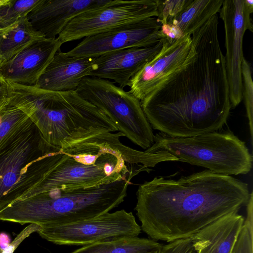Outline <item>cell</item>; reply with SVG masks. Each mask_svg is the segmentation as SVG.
<instances>
[{
  "label": "cell",
  "instance_id": "cell-1",
  "mask_svg": "<svg viewBox=\"0 0 253 253\" xmlns=\"http://www.w3.org/2000/svg\"><path fill=\"white\" fill-rule=\"evenodd\" d=\"M218 16L191 35L196 59L140 101L151 127L168 135L192 137L218 131L231 105Z\"/></svg>",
  "mask_w": 253,
  "mask_h": 253
},
{
  "label": "cell",
  "instance_id": "cell-2",
  "mask_svg": "<svg viewBox=\"0 0 253 253\" xmlns=\"http://www.w3.org/2000/svg\"><path fill=\"white\" fill-rule=\"evenodd\" d=\"M136 196L141 230L151 239L169 243L238 212L250 193L247 183L206 169L177 180L156 177L140 185Z\"/></svg>",
  "mask_w": 253,
  "mask_h": 253
},
{
  "label": "cell",
  "instance_id": "cell-3",
  "mask_svg": "<svg viewBox=\"0 0 253 253\" xmlns=\"http://www.w3.org/2000/svg\"><path fill=\"white\" fill-rule=\"evenodd\" d=\"M7 83L10 97L53 147L62 149L105 139L118 131L107 116L75 91L55 92Z\"/></svg>",
  "mask_w": 253,
  "mask_h": 253
},
{
  "label": "cell",
  "instance_id": "cell-4",
  "mask_svg": "<svg viewBox=\"0 0 253 253\" xmlns=\"http://www.w3.org/2000/svg\"><path fill=\"white\" fill-rule=\"evenodd\" d=\"M135 170L120 179L98 186L72 190L53 189L17 200L0 211V220L42 227L94 218L117 207L127 195Z\"/></svg>",
  "mask_w": 253,
  "mask_h": 253
},
{
  "label": "cell",
  "instance_id": "cell-5",
  "mask_svg": "<svg viewBox=\"0 0 253 253\" xmlns=\"http://www.w3.org/2000/svg\"><path fill=\"white\" fill-rule=\"evenodd\" d=\"M165 151L178 161L202 167L223 175L245 174L250 171L253 158L246 143L232 131H213L178 137L160 132L145 151Z\"/></svg>",
  "mask_w": 253,
  "mask_h": 253
},
{
  "label": "cell",
  "instance_id": "cell-6",
  "mask_svg": "<svg viewBox=\"0 0 253 253\" xmlns=\"http://www.w3.org/2000/svg\"><path fill=\"white\" fill-rule=\"evenodd\" d=\"M75 91L102 111L133 143L146 150L153 144L154 135L141 102L129 91L93 77L84 78Z\"/></svg>",
  "mask_w": 253,
  "mask_h": 253
},
{
  "label": "cell",
  "instance_id": "cell-7",
  "mask_svg": "<svg viewBox=\"0 0 253 253\" xmlns=\"http://www.w3.org/2000/svg\"><path fill=\"white\" fill-rule=\"evenodd\" d=\"M141 231L132 213L121 210L94 218L42 227L38 233L42 238L56 245L83 246L137 237Z\"/></svg>",
  "mask_w": 253,
  "mask_h": 253
},
{
  "label": "cell",
  "instance_id": "cell-8",
  "mask_svg": "<svg viewBox=\"0 0 253 253\" xmlns=\"http://www.w3.org/2000/svg\"><path fill=\"white\" fill-rule=\"evenodd\" d=\"M157 16L156 0H108L75 17L57 38L64 43Z\"/></svg>",
  "mask_w": 253,
  "mask_h": 253
},
{
  "label": "cell",
  "instance_id": "cell-9",
  "mask_svg": "<svg viewBox=\"0 0 253 253\" xmlns=\"http://www.w3.org/2000/svg\"><path fill=\"white\" fill-rule=\"evenodd\" d=\"M57 148L48 144L35 126L0 155V211L16 201L35 164Z\"/></svg>",
  "mask_w": 253,
  "mask_h": 253
},
{
  "label": "cell",
  "instance_id": "cell-10",
  "mask_svg": "<svg viewBox=\"0 0 253 253\" xmlns=\"http://www.w3.org/2000/svg\"><path fill=\"white\" fill-rule=\"evenodd\" d=\"M253 12V0H223L219 11L225 32V66L230 100L233 108L243 99V39L247 30L253 32L251 16Z\"/></svg>",
  "mask_w": 253,
  "mask_h": 253
},
{
  "label": "cell",
  "instance_id": "cell-11",
  "mask_svg": "<svg viewBox=\"0 0 253 253\" xmlns=\"http://www.w3.org/2000/svg\"><path fill=\"white\" fill-rule=\"evenodd\" d=\"M196 57L191 35L172 41L165 38L161 51L131 79L129 92L141 101Z\"/></svg>",
  "mask_w": 253,
  "mask_h": 253
},
{
  "label": "cell",
  "instance_id": "cell-12",
  "mask_svg": "<svg viewBox=\"0 0 253 253\" xmlns=\"http://www.w3.org/2000/svg\"><path fill=\"white\" fill-rule=\"evenodd\" d=\"M163 38L161 24L153 17L86 37L65 53L72 57L94 58L128 48L151 46Z\"/></svg>",
  "mask_w": 253,
  "mask_h": 253
},
{
  "label": "cell",
  "instance_id": "cell-13",
  "mask_svg": "<svg viewBox=\"0 0 253 253\" xmlns=\"http://www.w3.org/2000/svg\"><path fill=\"white\" fill-rule=\"evenodd\" d=\"M62 44L57 37L33 42L0 65V77L7 83L35 85Z\"/></svg>",
  "mask_w": 253,
  "mask_h": 253
},
{
  "label": "cell",
  "instance_id": "cell-14",
  "mask_svg": "<svg viewBox=\"0 0 253 253\" xmlns=\"http://www.w3.org/2000/svg\"><path fill=\"white\" fill-rule=\"evenodd\" d=\"M164 38L147 47H133L107 53L94 58V67L89 77L112 80L122 88L162 49Z\"/></svg>",
  "mask_w": 253,
  "mask_h": 253
},
{
  "label": "cell",
  "instance_id": "cell-15",
  "mask_svg": "<svg viewBox=\"0 0 253 253\" xmlns=\"http://www.w3.org/2000/svg\"><path fill=\"white\" fill-rule=\"evenodd\" d=\"M108 0H40L27 17L33 28L46 39H54L75 17Z\"/></svg>",
  "mask_w": 253,
  "mask_h": 253
},
{
  "label": "cell",
  "instance_id": "cell-16",
  "mask_svg": "<svg viewBox=\"0 0 253 253\" xmlns=\"http://www.w3.org/2000/svg\"><path fill=\"white\" fill-rule=\"evenodd\" d=\"M94 67V58L72 57L59 50L34 86L55 92L75 91Z\"/></svg>",
  "mask_w": 253,
  "mask_h": 253
},
{
  "label": "cell",
  "instance_id": "cell-17",
  "mask_svg": "<svg viewBox=\"0 0 253 253\" xmlns=\"http://www.w3.org/2000/svg\"><path fill=\"white\" fill-rule=\"evenodd\" d=\"M238 212L224 215L190 237L195 253H231L244 222Z\"/></svg>",
  "mask_w": 253,
  "mask_h": 253
},
{
  "label": "cell",
  "instance_id": "cell-18",
  "mask_svg": "<svg viewBox=\"0 0 253 253\" xmlns=\"http://www.w3.org/2000/svg\"><path fill=\"white\" fill-rule=\"evenodd\" d=\"M223 0H186L181 11L161 32L169 41L192 34L219 12Z\"/></svg>",
  "mask_w": 253,
  "mask_h": 253
},
{
  "label": "cell",
  "instance_id": "cell-19",
  "mask_svg": "<svg viewBox=\"0 0 253 253\" xmlns=\"http://www.w3.org/2000/svg\"><path fill=\"white\" fill-rule=\"evenodd\" d=\"M35 124L9 96L0 104V155Z\"/></svg>",
  "mask_w": 253,
  "mask_h": 253
},
{
  "label": "cell",
  "instance_id": "cell-20",
  "mask_svg": "<svg viewBox=\"0 0 253 253\" xmlns=\"http://www.w3.org/2000/svg\"><path fill=\"white\" fill-rule=\"evenodd\" d=\"M45 38L33 27L27 16L0 30V65L33 42Z\"/></svg>",
  "mask_w": 253,
  "mask_h": 253
},
{
  "label": "cell",
  "instance_id": "cell-21",
  "mask_svg": "<svg viewBox=\"0 0 253 253\" xmlns=\"http://www.w3.org/2000/svg\"><path fill=\"white\" fill-rule=\"evenodd\" d=\"M162 246L152 239L137 237L95 243L71 253H147L158 251Z\"/></svg>",
  "mask_w": 253,
  "mask_h": 253
},
{
  "label": "cell",
  "instance_id": "cell-22",
  "mask_svg": "<svg viewBox=\"0 0 253 253\" xmlns=\"http://www.w3.org/2000/svg\"><path fill=\"white\" fill-rule=\"evenodd\" d=\"M40 0H8L0 6V30L9 27L28 14Z\"/></svg>",
  "mask_w": 253,
  "mask_h": 253
},
{
  "label": "cell",
  "instance_id": "cell-23",
  "mask_svg": "<svg viewBox=\"0 0 253 253\" xmlns=\"http://www.w3.org/2000/svg\"><path fill=\"white\" fill-rule=\"evenodd\" d=\"M243 90L242 95L246 107L251 137L253 136V82L251 64L245 57L241 65Z\"/></svg>",
  "mask_w": 253,
  "mask_h": 253
},
{
  "label": "cell",
  "instance_id": "cell-24",
  "mask_svg": "<svg viewBox=\"0 0 253 253\" xmlns=\"http://www.w3.org/2000/svg\"><path fill=\"white\" fill-rule=\"evenodd\" d=\"M157 18L161 25L169 24L181 11L186 0H156Z\"/></svg>",
  "mask_w": 253,
  "mask_h": 253
},
{
  "label": "cell",
  "instance_id": "cell-25",
  "mask_svg": "<svg viewBox=\"0 0 253 253\" xmlns=\"http://www.w3.org/2000/svg\"><path fill=\"white\" fill-rule=\"evenodd\" d=\"M231 253H253V234L244 224Z\"/></svg>",
  "mask_w": 253,
  "mask_h": 253
},
{
  "label": "cell",
  "instance_id": "cell-26",
  "mask_svg": "<svg viewBox=\"0 0 253 253\" xmlns=\"http://www.w3.org/2000/svg\"><path fill=\"white\" fill-rule=\"evenodd\" d=\"M158 253H195L190 238L181 239L164 245Z\"/></svg>",
  "mask_w": 253,
  "mask_h": 253
},
{
  "label": "cell",
  "instance_id": "cell-27",
  "mask_svg": "<svg viewBox=\"0 0 253 253\" xmlns=\"http://www.w3.org/2000/svg\"><path fill=\"white\" fill-rule=\"evenodd\" d=\"M41 225L36 223H30L18 234L16 238L1 253H13L19 245L26 238L34 232H38L41 230Z\"/></svg>",
  "mask_w": 253,
  "mask_h": 253
},
{
  "label": "cell",
  "instance_id": "cell-28",
  "mask_svg": "<svg viewBox=\"0 0 253 253\" xmlns=\"http://www.w3.org/2000/svg\"><path fill=\"white\" fill-rule=\"evenodd\" d=\"M253 193H250L249 201L247 206V216L244 219V225L248 229L251 234H253Z\"/></svg>",
  "mask_w": 253,
  "mask_h": 253
},
{
  "label": "cell",
  "instance_id": "cell-29",
  "mask_svg": "<svg viewBox=\"0 0 253 253\" xmlns=\"http://www.w3.org/2000/svg\"><path fill=\"white\" fill-rule=\"evenodd\" d=\"M8 83L0 77V104L9 97Z\"/></svg>",
  "mask_w": 253,
  "mask_h": 253
},
{
  "label": "cell",
  "instance_id": "cell-30",
  "mask_svg": "<svg viewBox=\"0 0 253 253\" xmlns=\"http://www.w3.org/2000/svg\"><path fill=\"white\" fill-rule=\"evenodd\" d=\"M10 238L5 233H0V249L2 250L6 248L10 244Z\"/></svg>",
  "mask_w": 253,
  "mask_h": 253
},
{
  "label": "cell",
  "instance_id": "cell-31",
  "mask_svg": "<svg viewBox=\"0 0 253 253\" xmlns=\"http://www.w3.org/2000/svg\"><path fill=\"white\" fill-rule=\"evenodd\" d=\"M8 1V0H0V6L4 4Z\"/></svg>",
  "mask_w": 253,
  "mask_h": 253
},
{
  "label": "cell",
  "instance_id": "cell-32",
  "mask_svg": "<svg viewBox=\"0 0 253 253\" xmlns=\"http://www.w3.org/2000/svg\"><path fill=\"white\" fill-rule=\"evenodd\" d=\"M147 253H158V251H152V252H149Z\"/></svg>",
  "mask_w": 253,
  "mask_h": 253
},
{
  "label": "cell",
  "instance_id": "cell-33",
  "mask_svg": "<svg viewBox=\"0 0 253 253\" xmlns=\"http://www.w3.org/2000/svg\"><path fill=\"white\" fill-rule=\"evenodd\" d=\"M2 252V250L0 249V253Z\"/></svg>",
  "mask_w": 253,
  "mask_h": 253
}]
</instances>
